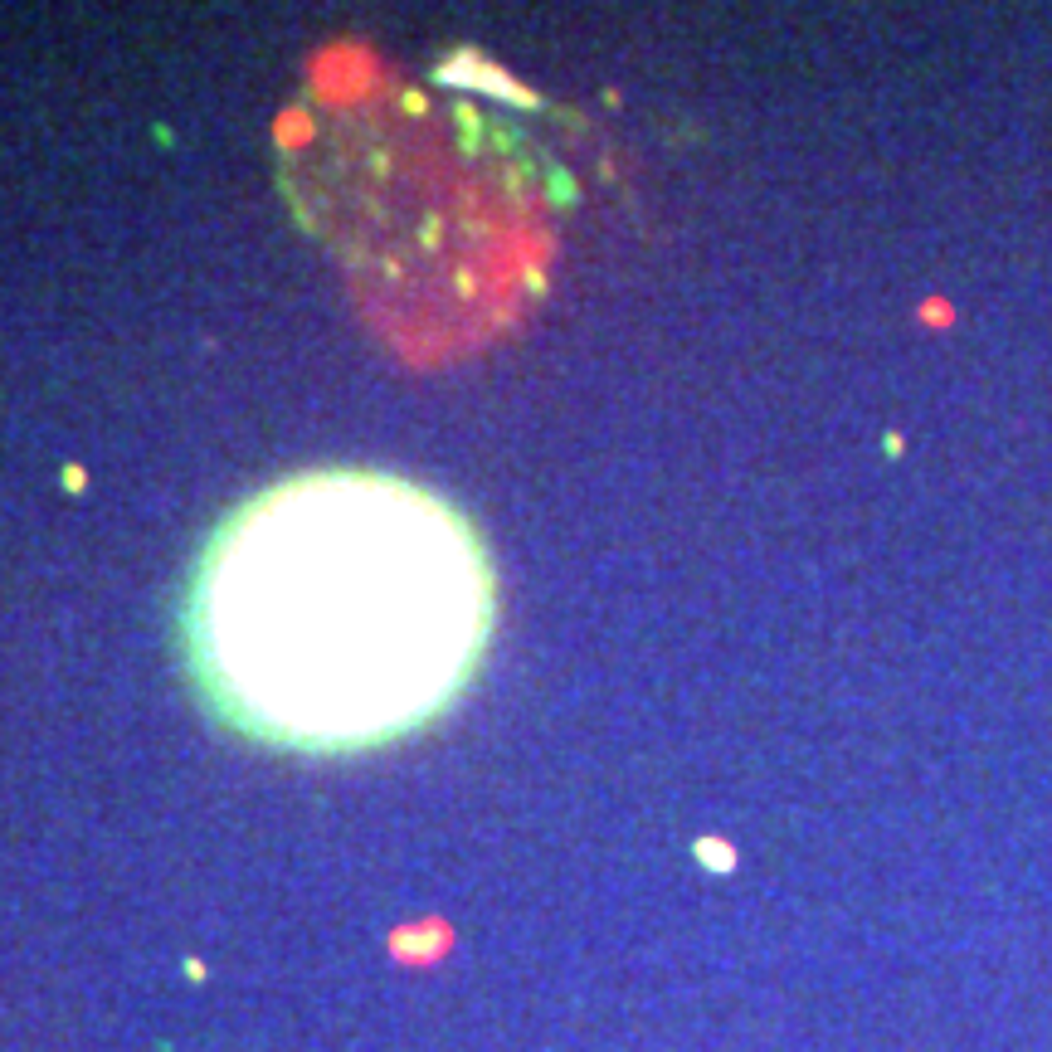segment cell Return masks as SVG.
I'll return each mask as SVG.
<instances>
[{
    "instance_id": "3",
    "label": "cell",
    "mask_w": 1052,
    "mask_h": 1052,
    "mask_svg": "<svg viewBox=\"0 0 1052 1052\" xmlns=\"http://www.w3.org/2000/svg\"><path fill=\"white\" fill-rule=\"evenodd\" d=\"M921 322H931V327H950V322H955V307H950V302H940V298L921 302Z\"/></svg>"
},
{
    "instance_id": "2",
    "label": "cell",
    "mask_w": 1052,
    "mask_h": 1052,
    "mask_svg": "<svg viewBox=\"0 0 1052 1052\" xmlns=\"http://www.w3.org/2000/svg\"><path fill=\"white\" fill-rule=\"evenodd\" d=\"M298 176L307 210H332L322 220L405 210L327 234L361 293L385 298V312L419 298L424 322L478 332L512 307L541 263V200L526 161L497 132L434 113L419 93L341 108L327 132L293 142Z\"/></svg>"
},
{
    "instance_id": "1",
    "label": "cell",
    "mask_w": 1052,
    "mask_h": 1052,
    "mask_svg": "<svg viewBox=\"0 0 1052 1052\" xmlns=\"http://www.w3.org/2000/svg\"><path fill=\"white\" fill-rule=\"evenodd\" d=\"M488 546L449 497L317 468L234 507L195 565L190 673L234 731L302 755L390 746L478 673Z\"/></svg>"
}]
</instances>
